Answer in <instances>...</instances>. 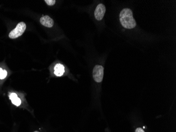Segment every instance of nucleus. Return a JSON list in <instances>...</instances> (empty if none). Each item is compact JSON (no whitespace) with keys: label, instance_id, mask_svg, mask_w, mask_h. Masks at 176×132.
I'll use <instances>...</instances> for the list:
<instances>
[{"label":"nucleus","instance_id":"nucleus-11","mask_svg":"<svg viewBox=\"0 0 176 132\" xmlns=\"http://www.w3.org/2000/svg\"><path fill=\"white\" fill-rule=\"evenodd\" d=\"M38 132V131H35V132Z\"/></svg>","mask_w":176,"mask_h":132},{"label":"nucleus","instance_id":"nucleus-1","mask_svg":"<svg viewBox=\"0 0 176 132\" xmlns=\"http://www.w3.org/2000/svg\"><path fill=\"white\" fill-rule=\"evenodd\" d=\"M120 21L121 25L127 29H133L136 26V22L133 17L131 9L125 8L120 13Z\"/></svg>","mask_w":176,"mask_h":132},{"label":"nucleus","instance_id":"nucleus-10","mask_svg":"<svg viewBox=\"0 0 176 132\" xmlns=\"http://www.w3.org/2000/svg\"><path fill=\"white\" fill-rule=\"evenodd\" d=\"M135 132H144V131L141 128H138V129H136Z\"/></svg>","mask_w":176,"mask_h":132},{"label":"nucleus","instance_id":"nucleus-8","mask_svg":"<svg viewBox=\"0 0 176 132\" xmlns=\"http://www.w3.org/2000/svg\"><path fill=\"white\" fill-rule=\"evenodd\" d=\"M7 73L6 70H3L0 68V79H3L7 76Z\"/></svg>","mask_w":176,"mask_h":132},{"label":"nucleus","instance_id":"nucleus-3","mask_svg":"<svg viewBox=\"0 0 176 132\" xmlns=\"http://www.w3.org/2000/svg\"><path fill=\"white\" fill-rule=\"evenodd\" d=\"M104 68L103 66L96 65L93 70V78L97 82H101L103 80Z\"/></svg>","mask_w":176,"mask_h":132},{"label":"nucleus","instance_id":"nucleus-7","mask_svg":"<svg viewBox=\"0 0 176 132\" xmlns=\"http://www.w3.org/2000/svg\"><path fill=\"white\" fill-rule=\"evenodd\" d=\"M9 97H10V99H11V102L14 105L19 106L21 105V100L20 98L18 97L15 93H10V95Z\"/></svg>","mask_w":176,"mask_h":132},{"label":"nucleus","instance_id":"nucleus-4","mask_svg":"<svg viewBox=\"0 0 176 132\" xmlns=\"http://www.w3.org/2000/svg\"><path fill=\"white\" fill-rule=\"evenodd\" d=\"M105 11L106 9L104 4L102 3L98 4L94 11V16L96 19L98 21L102 20L103 16L105 14Z\"/></svg>","mask_w":176,"mask_h":132},{"label":"nucleus","instance_id":"nucleus-9","mask_svg":"<svg viewBox=\"0 0 176 132\" xmlns=\"http://www.w3.org/2000/svg\"><path fill=\"white\" fill-rule=\"evenodd\" d=\"M45 2L46 4L49 6H52L55 4L56 1L55 0H45Z\"/></svg>","mask_w":176,"mask_h":132},{"label":"nucleus","instance_id":"nucleus-5","mask_svg":"<svg viewBox=\"0 0 176 132\" xmlns=\"http://www.w3.org/2000/svg\"><path fill=\"white\" fill-rule=\"evenodd\" d=\"M40 23L47 28H52L54 26V21L48 15H45L40 19Z\"/></svg>","mask_w":176,"mask_h":132},{"label":"nucleus","instance_id":"nucleus-2","mask_svg":"<svg viewBox=\"0 0 176 132\" xmlns=\"http://www.w3.org/2000/svg\"><path fill=\"white\" fill-rule=\"evenodd\" d=\"M26 28H27V26L24 22H20L18 25H16V28L14 30L11 31V32L9 34V37L13 39L22 36L24 32L25 31Z\"/></svg>","mask_w":176,"mask_h":132},{"label":"nucleus","instance_id":"nucleus-6","mask_svg":"<svg viewBox=\"0 0 176 132\" xmlns=\"http://www.w3.org/2000/svg\"><path fill=\"white\" fill-rule=\"evenodd\" d=\"M65 72L64 66L60 64H58L54 67V74L57 76L60 77L64 74Z\"/></svg>","mask_w":176,"mask_h":132}]
</instances>
